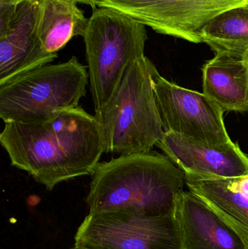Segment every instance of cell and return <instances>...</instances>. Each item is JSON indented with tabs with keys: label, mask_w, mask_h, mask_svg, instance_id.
<instances>
[{
	"label": "cell",
	"mask_w": 248,
	"mask_h": 249,
	"mask_svg": "<svg viewBox=\"0 0 248 249\" xmlns=\"http://www.w3.org/2000/svg\"><path fill=\"white\" fill-rule=\"evenodd\" d=\"M0 142L11 165L49 191L91 175L104 153L99 121L80 106L41 124L5 123Z\"/></svg>",
	"instance_id": "1"
},
{
	"label": "cell",
	"mask_w": 248,
	"mask_h": 249,
	"mask_svg": "<svg viewBox=\"0 0 248 249\" xmlns=\"http://www.w3.org/2000/svg\"><path fill=\"white\" fill-rule=\"evenodd\" d=\"M90 176L89 213L117 209L150 216L176 213L186 184L183 170L167 155L151 151L99 162Z\"/></svg>",
	"instance_id": "2"
},
{
	"label": "cell",
	"mask_w": 248,
	"mask_h": 249,
	"mask_svg": "<svg viewBox=\"0 0 248 249\" xmlns=\"http://www.w3.org/2000/svg\"><path fill=\"white\" fill-rule=\"evenodd\" d=\"M147 57L130 64L107 106L96 118L101 130L104 153H147L164 135L153 89Z\"/></svg>",
	"instance_id": "3"
},
{
	"label": "cell",
	"mask_w": 248,
	"mask_h": 249,
	"mask_svg": "<svg viewBox=\"0 0 248 249\" xmlns=\"http://www.w3.org/2000/svg\"><path fill=\"white\" fill-rule=\"evenodd\" d=\"M88 70L73 56L0 83V118L5 123L41 124L79 107L87 91Z\"/></svg>",
	"instance_id": "4"
},
{
	"label": "cell",
	"mask_w": 248,
	"mask_h": 249,
	"mask_svg": "<svg viewBox=\"0 0 248 249\" xmlns=\"http://www.w3.org/2000/svg\"><path fill=\"white\" fill-rule=\"evenodd\" d=\"M95 116H100L130 64L144 56L146 26L109 7L93 9L84 36Z\"/></svg>",
	"instance_id": "5"
},
{
	"label": "cell",
	"mask_w": 248,
	"mask_h": 249,
	"mask_svg": "<svg viewBox=\"0 0 248 249\" xmlns=\"http://www.w3.org/2000/svg\"><path fill=\"white\" fill-rule=\"evenodd\" d=\"M77 249H183L177 213L150 216L131 209L88 213L75 235Z\"/></svg>",
	"instance_id": "6"
},
{
	"label": "cell",
	"mask_w": 248,
	"mask_h": 249,
	"mask_svg": "<svg viewBox=\"0 0 248 249\" xmlns=\"http://www.w3.org/2000/svg\"><path fill=\"white\" fill-rule=\"evenodd\" d=\"M153 89L165 132L205 144L231 142L224 111L205 93L181 87L151 68Z\"/></svg>",
	"instance_id": "7"
},
{
	"label": "cell",
	"mask_w": 248,
	"mask_h": 249,
	"mask_svg": "<svg viewBox=\"0 0 248 249\" xmlns=\"http://www.w3.org/2000/svg\"><path fill=\"white\" fill-rule=\"evenodd\" d=\"M162 35L201 43L202 29L222 12L248 5V0H96Z\"/></svg>",
	"instance_id": "8"
},
{
	"label": "cell",
	"mask_w": 248,
	"mask_h": 249,
	"mask_svg": "<svg viewBox=\"0 0 248 249\" xmlns=\"http://www.w3.org/2000/svg\"><path fill=\"white\" fill-rule=\"evenodd\" d=\"M39 5L40 0L0 4V83L58 57L45 52L39 40Z\"/></svg>",
	"instance_id": "9"
},
{
	"label": "cell",
	"mask_w": 248,
	"mask_h": 249,
	"mask_svg": "<svg viewBox=\"0 0 248 249\" xmlns=\"http://www.w3.org/2000/svg\"><path fill=\"white\" fill-rule=\"evenodd\" d=\"M157 146L186 174L202 178L248 176V158L232 141L205 144L165 132Z\"/></svg>",
	"instance_id": "10"
},
{
	"label": "cell",
	"mask_w": 248,
	"mask_h": 249,
	"mask_svg": "<svg viewBox=\"0 0 248 249\" xmlns=\"http://www.w3.org/2000/svg\"><path fill=\"white\" fill-rule=\"evenodd\" d=\"M177 215L183 249H248L240 235L191 191L181 195Z\"/></svg>",
	"instance_id": "11"
},
{
	"label": "cell",
	"mask_w": 248,
	"mask_h": 249,
	"mask_svg": "<svg viewBox=\"0 0 248 249\" xmlns=\"http://www.w3.org/2000/svg\"><path fill=\"white\" fill-rule=\"evenodd\" d=\"M185 179L189 191L233 228L248 248V176L202 178L185 173Z\"/></svg>",
	"instance_id": "12"
},
{
	"label": "cell",
	"mask_w": 248,
	"mask_h": 249,
	"mask_svg": "<svg viewBox=\"0 0 248 249\" xmlns=\"http://www.w3.org/2000/svg\"><path fill=\"white\" fill-rule=\"evenodd\" d=\"M203 93L225 112L248 110V68L242 59L218 53L202 68Z\"/></svg>",
	"instance_id": "13"
},
{
	"label": "cell",
	"mask_w": 248,
	"mask_h": 249,
	"mask_svg": "<svg viewBox=\"0 0 248 249\" xmlns=\"http://www.w3.org/2000/svg\"><path fill=\"white\" fill-rule=\"evenodd\" d=\"M89 18L73 0H40L37 32L45 52L58 54L72 38L84 36Z\"/></svg>",
	"instance_id": "14"
},
{
	"label": "cell",
	"mask_w": 248,
	"mask_h": 249,
	"mask_svg": "<svg viewBox=\"0 0 248 249\" xmlns=\"http://www.w3.org/2000/svg\"><path fill=\"white\" fill-rule=\"evenodd\" d=\"M202 42L215 53L242 59L248 50V5L239 6L217 15L200 34Z\"/></svg>",
	"instance_id": "15"
},
{
	"label": "cell",
	"mask_w": 248,
	"mask_h": 249,
	"mask_svg": "<svg viewBox=\"0 0 248 249\" xmlns=\"http://www.w3.org/2000/svg\"><path fill=\"white\" fill-rule=\"evenodd\" d=\"M77 3H82V4H87L93 7V9L97 8V4H96V0H73Z\"/></svg>",
	"instance_id": "16"
},
{
	"label": "cell",
	"mask_w": 248,
	"mask_h": 249,
	"mask_svg": "<svg viewBox=\"0 0 248 249\" xmlns=\"http://www.w3.org/2000/svg\"><path fill=\"white\" fill-rule=\"evenodd\" d=\"M26 0H0V4H17Z\"/></svg>",
	"instance_id": "17"
},
{
	"label": "cell",
	"mask_w": 248,
	"mask_h": 249,
	"mask_svg": "<svg viewBox=\"0 0 248 249\" xmlns=\"http://www.w3.org/2000/svg\"><path fill=\"white\" fill-rule=\"evenodd\" d=\"M242 61L244 62V64H246V67L248 68V50L246 53H245L243 56L242 57Z\"/></svg>",
	"instance_id": "18"
},
{
	"label": "cell",
	"mask_w": 248,
	"mask_h": 249,
	"mask_svg": "<svg viewBox=\"0 0 248 249\" xmlns=\"http://www.w3.org/2000/svg\"></svg>",
	"instance_id": "19"
}]
</instances>
